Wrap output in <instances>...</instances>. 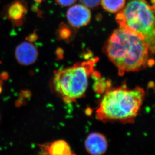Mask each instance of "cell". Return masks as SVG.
I'll use <instances>...</instances> for the list:
<instances>
[{
	"instance_id": "5",
	"label": "cell",
	"mask_w": 155,
	"mask_h": 155,
	"mask_svg": "<svg viewBox=\"0 0 155 155\" xmlns=\"http://www.w3.org/2000/svg\"><path fill=\"white\" fill-rule=\"evenodd\" d=\"M38 57V50L34 44L29 41L22 42L15 49V59L18 63L22 66L33 64Z\"/></svg>"
},
{
	"instance_id": "13",
	"label": "cell",
	"mask_w": 155,
	"mask_h": 155,
	"mask_svg": "<svg viewBox=\"0 0 155 155\" xmlns=\"http://www.w3.org/2000/svg\"><path fill=\"white\" fill-rule=\"evenodd\" d=\"M37 35L36 33H32L30 34L28 37H27L26 40L32 43V41H34L37 40Z\"/></svg>"
},
{
	"instance_id": "15",
	"label": "cell",
	"mask_w": 155,
	"mask_h": 155,
	"mask_svg": "<svg viewBox=\"0 0 155 155\" xmlns=\"http://www.w3.org/2000/svg\"><path fill=\"white\" fill-rule=\"evenodd\" d=\"M2 88L1 86L0 85V93L2 92Z\"/></svg>"
},
{
	"instance_id": "11",
	"label": "cell",
	"mask_w": 155,
	"mask_h": 155,
	"mask_svg": "<svg viewBox=\"0 0 155 155\" xmlns=\"http://www.w3.org/2000/svg\"><path fill=\"white\" fill-rule=\"evenodd\" d=\"M82 4L88 8L94 9L101 3V0H80Z\"/></svg>"
},
{
	"instance_id": "8",
	"label": "cell",
	"mask_w": 155,
	"mask_h": 155,
	"mask_svg": "<svg viewBox=\"0 0 155 155\" xmlns=\"http://www.w3.org/2000/svg\"><path fill=\"white\" fill-rule=\"evenodd\" d=\"M108 146L107 140L101 133H93L88 136L85 140V147L91 155H103Z\"/></svg>"
},
{
	"instance_id": "14",
	"label": "cell",
	"mask_w": 155,
	"mask_h": 155,
	"mask_svg": "<svg viewBox=\"0 0 155 155\" xmlns=\"http://www.w3.org/2000/svg\"><path fill=\"white\" fill-rule=\"evenodd\" d=\"M1 78L2 79L4 80H6L7 79H8V78H9V75H8V74L7 73H6V72H4L1 75Z\"/></svg>"
},
{
	"instance_id": "12",
	"label": "cell",
	"mask_w": 155,
	"mask_h": 155,
	"mask_svg": "<svg viewBox=\"0 0 155 155\" xmlns=\"http://www.w3.org/2000/svg\"><path fill=\"white\" fill-rule=\"evenodd\" d=\"M59 5L62 6H68L73 4L76 0H55Z\"/></svg>"
},
{
	"instance_id": "7",
	"label": "cell",
	"mask_w": 155,
	"mask_h": 155,
	"mask_svg": "<svg viewBox=\"0 0 155 155\" xmlns=\"http://www.w3.org/2000/svg\"><path fill=\"white\" fill-rule=\"evenodd\" d=\"M27 5L25 1L17 0L8 6L6 15L15 27L23 25L27 13Z\"/></svg>"
},
{
	"instance_id": "1",
	"label": "cell",
	"mask_w": 155,
	"mask_h": 155,
	"mask_svg": "<svg viewBox=\"0 0 155 155\" xmlns=\"http://www.w3.org/2000/svg\"><path fill=\"white\" fill-rule=\"evenodd\" d=\"M105 51L120 75L138 71L151 64V52L146 42L136 34L120 27L111 34Z\"/></svg>"
},
{
	"instance_id": "10",
	"label": "cell",
	"mask_w": 155,
	"mask_h": 155,
	"mask_svg": "<svg viewBox=\"0 0 155 155\" xmlns=\"http://www.w3.org/2000/svg\"><path fill=\"white\" fill-rule=\"evenodd\" d=\"M104 9L107 12L115 13L124 7L126 0H101Z\"/></svg>"
},
{
	"instance_id": "2",
	"label": "cell",
	"mask_w": 155,
	"mask_h": 155,
	"mask_svg": "<svg viewBox=\"0 0 155 155\" xmlns=\"http://www.w3.org/2000/svg\"><path fill=\"white\" fill-rule=\"evenodd\" d=\"M143 89L137 87L129 89L121 86L104 94L96 111V117L103 122H134L145 98Z\"/></svg>"
},
{
	"instance_id": "6",
	"label": "cell",
	"mask_w": 155,
	"mask_h": 155,
	"mask_svg": "<svg viewBox=\"0 0 155 155\" xmlns=\"http://www.w3.org/2000/svg\"><path fill=\"white\" fill-rule=\"evenodd\" d=\"M67 18L72 26L81 27L87 25L91 20V11L84 5H75L68 10Z\"/></svg>"
},
{
	"instance_id": "9",
	"label": "cell",
	"mask_w": 155,
	"mask_h": 155,
	"mask_svg": "<svg viewBox=\"0 0 155 155\" xmlns=\"http://www.w3.org/2000/svg\"><path fill=\"white\" fill-rule=\"evenodd\" d=\"M47 151L49 155H74L69 145L64 140L55 141L47 147Z\"/></svg>"
},
{
	"instance_id": "3",
	"label": "cell",
	"mask_w": 155,
	"mask_h": 155,
	"mask_svg": "<svg viewBox=\"0 0 155 155\" xmlns=\"http://www.w3.org/2000/svg\"><path fill=\"white\" fill-rule=\"evenodd\" d=\"M120 27L136 34L155 51L154 6L146 0H132L119 11L116 18Z\"/></svg>"
},
{
	"instance_id": "4",
	"label": "cell",
	"mask_w": 155,
	"mask_h": 155,
	"mask_svg": "<svg viewBox=\"0 0 155 155\" xmlns=\"http://www.w3.org/2000/svg\"><path fill=\"white\" fill-rule=\"evenodd\" d=\"M97 60V58H94L58 71L53 79L56 92L67 103L81 97L86 92L88 78Z\"/></svg>"
}]
</instances>
